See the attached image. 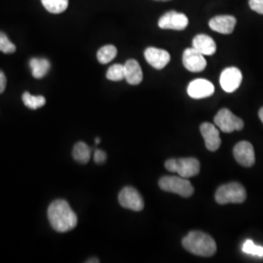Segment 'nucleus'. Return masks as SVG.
Instances as JSON below:
<instances>
[{
    "instance_id": "obj_1",
    "label": "nucleus",
    "mask_w": 263,
    "mask_h": 263,
    "mask_svg": "<svg viewBox=\"0 0 263 263\" xmlns=\"http://www.w3.org/2000/svg\"><path fill=\"white\" fill-rule=\"evenodd\" d=\"M48 219L54 230L65 233L76 228L77 216L66 200L58 199L48 208Z\"/></svg>"
},
{
    "instance_id": "obj_2",
    "label": "nucleus",
    "mask_w": 263,
    "mask_h": 263,
    "mask_svg": "<svg viewBox=\"0 0 263 263\" xmlns=\"http://www.w3.org/2000/svg\"><path fill=\"white\" fill-rule=\"evenodd\" d=\"M182 246L189 253L199 256H213L216 252L215 240L201 231H191L188 233L182 240Z\"/></svg>"
},
{
    "instance_id": "obj_3",
    "label": "nucleus",
    "mask_w": 263,
    "mask_h": 263,
    "mask_svg": "<svg viewBox=\"0 0 263 263\" xmlns=\"http://www.w3.org/2000/svg\"><path fill=\"white\" fill-rule=\"evenodd\" d=\"M247 199L244 186L238 182H231L219 186L216 190V201L219 205L241 204Z\"/></svg>"
},
{
    "instance_id": "obj_4",
    "label": "nucleus",
    "mask_w": 263,
    "mask_h": 263,
    "mask_svg": "<svg viewBox=\"0 0 263 263\" xmlns=\"http://www.w3.org/2000/svg\"><path fill=\"white\" fill-rule=\"evenodd\" d=\"M165 167L169 172L178 173L179 177L189 179L197 176L200 172V162L196 158H179L166 161Z\"/></svg>"
},
{
    "instance_id": "obj_5",
    "label": "nucleus",
    "mask_w": 263,
    "mask_h": 263,
    "mask_svg": "<svg viewBox=\"0 0 263 263\" xmlns=\"http://www.w3.org/2000/svg\"><path fill=\"white\" fill-rule=\"evenodd\" d=\"M159 186L163 191L176 193L181 197H190L194 193V187L192 186L190 181L182 177H163L160 179Z\"/></svg>"
},
{
    "instance_id": "obj_6",
    "label": "nucleus",
    "mask_w": 263,
    "mask_h": 263,
    "mask_svg": "<svg viewBox=\"0 0 263 263\" xmlns=\"http://www.w3.org/2000/svg\"><path fill=\"white\" fill-rule=\"evenodd\" d=\"M215 124L223 133L241 131L244 128V121L227 108H222L217 112L215 117Z\"/></svg>"
},
{
    "instance_id": "obj_7",
    "label": "nucleus",
    "mask_w": 263,
    "mask_h": 263,
    "mask_svg": "<svg viewBox=\"0 0 263 263\" xmlns=\"http://www.w3.org/2000/svg\"><path fill=\"white\" fill-rule=\"evenodd\" d=\"M118 201L123 208L134 212H141L144 208V202L140 192L131 186L123 188L119 193Z\"/></svg>"
},
{
    "instance_id": "obj_8",
    "label": "nucleus",
    "mask_w": 263,
    "mask_h": 263,
    "mask_svg": "<svg viewBox=\"0 0 263 263\" xmlns=\"http://www.w3.org/2000/svg\"><path fill=\"white\" fill-rule=\"evenodd\" d=\"M188 23V18L183 13L170 11L160 18L158 26L162 29L183 30L187 28Z\"/></svg>"
},
{
    "instance_id": "obj_9",
    "label": "nucleus",
    "mask_w": 263,
    "mask_h": 263,
    "mask_svg": "<svg viewBox=\"0 0 263 263\" xmlns=\"http://www.w3.org/2000/svg\"><path fill=\"white\" fill-rule=\"evenodd\" d=\"M183 66L191 72H201L207 66V61L204 55L198 52L194 48H187L182 55Z\"/></svg>"
},
{
    "instance_id": "obj_10",
    "label": "nucleus",
    "mask_w": 263,
    "mask_h": 263,
    "mask_svg": "<svg viewBox=\"0 0 263 263\" xmlns=\"http://www.w3.org/2000/svg\"><path fill=\"white\" fill-rule=\"evenodd\" d=\"M243 76L239 68L237 67H227L219 78V83L221 88L227 93H233L240 87Z\"/></svg>"
},
{
    "instance_id": "obj_11",
    "label": "nucleus",
    "mask_w": 263,
    "mask_h": 263,
    "mask_svg": "<svg viewBox=\"0 0 263 263\" xmlns=\"http://www.w3.org/2000/svg\"><path fill=\"white\" fill-rule=\"evenodd\" d=\"M233 155L236 161L243 167H252L255 162V155L253 144L249 141H240L233 149Z\"/></svg>"
},
{
    "instance_id": "obj_12",
    "label": "nucleus",
    "mask_w": 263,
    "mask_h": 263,
    "mask_svg": "<svg viewBox=\"0 0 263 263\" xmlns=\"http://www.w3.org/2000/svg\"><path fill=\"white\" fill-rule=\"evenodd\" d=\"M215 92V86L207 79L199 78L191 81L187 87V94L192 99L209 98Z\"/></svg>"
},
{
    "instance_id": "obj_13",
    "label": "nucleus",
    "mask_w": 263,
    "mask_h": 263,
    "mask_svg": "<svg viewBox=\"0 0 263 263\" xmlns=\"http://www.w3.org/2000/svg\"><path fill=\"white\" fill-rule=\"evenodd\" d=\"M200 131L205 141L208 151H217L221 144V140L219 136V131L217 130L216 126L211 123H203L200 126Z\"/></svg>"
},
{
    "instance_id": "obj_14",
    "label": "nucleus",
    "mask_w": 263,
    "mask_h": 263,
    "mask_svg": "<svg viewBox=\"0 0 263 263\" xmlns=\"http://www.w3.org/2000/svg\"><path fill=\"white\" fill-rule=\"evenodd\" d=\"M144 58L152 67L162 69L169 64L171 56L169 52L159 48L148 47L144 51Z\"/></svg>"
},
{
    "instance_id": "obj_15",
    "label": "nucleus",
    "mask_w": 263,
    "mask_h": 263,
    "mask_svg": "<svg viewBox=\"0 0 263 263\" xmlns=\"http://www.w3.org/2000/svg\"><path fill=\"white\" fill-rule=\"evenodd\" d=\"M236 23L237 20L235 17L230 15H220L210 20L209 27L216 32L222 34H230L235 28Z\"/></svg>"
},
{
    "instance_id": "obj_16",
    "label": "nucleus",
    "mask_w": 263,
    "mask_h": 263,
    "mask_svg": "<svg viewBox=\"0 0 263 263\" xmlns=\"http://www.w3.org/2000/svg\"><path fill=\"white\" fill-rule=\"evenodd\" d=\"M193 48L204 56H212L216 53V44L214 39L206 34H198L193 38Z\"/></svg>"
},
{
    "instance_id": "obj_17",
    "label": "nucleus",
    "mask_w": 263,
    "mask_h": 263,
    "mask_svg": "<svg viewBox=\"0 0 263 263\" xmlns=\"http://www.w3.org/2000/svg\"><path fill=\"white\" fill-rule=\"evenodd\" d=\"M125 79L131 85H139L142 81L143 74L140 64L136 60H128L124 65Z\"/></svg>"
},
{
    "instance_id": "obj_18",
    "label": "nucleus",
    "mask_w": 263,
    "mask_h": 263,
    "mask_svg": "<svg viewBox=\"0 0 263 263\" xmlns=\"http://www.w3.org/2000/svg\"><path fill=\"white\" fill-rule=\"evenodd\" d=\"M29 66L31 68L32 76L36 79H41L47 76L50 70V62L44 58H33L29 61Z\"/></svg>"
},
{
    "instance_id": "obj_19",
    "label": "nucleus",
    "mask_w": 263,
    "mask_h": 263,
    "mask_svg": "<svg viewBox=\"0 0 263 263\" xmlns=\"http://www.w3.org/2000/svg\"><path fill=\"white\" fill-rule=\"evenodd\" d=\"M92 155V149L83 141L76 142L73 151H72V156L76 161L80 164H87Z\"/></svg>"
},
{
    "instance_id": "obj_20",
    "label": "nucleus",
    "mask_w": 263,
    "mask_h": 263,
    "mask_svg": "<svg viewBox=\"0 0 263 263\" xmlns=\"http://www.w3.org/2000/svg\"><path fill=\"white\" fill-rule=\"evenodd\" d=\"M43 7L52 14H61L67 9L68 0H41Z\"/></svg>"
},
{
    "instance_id": "obj_21",
    "label": "nucleus",
    "mask_w": 263,
    "mask_h": 263,
    "mask_svg": "<svg viewBox=\"0 0 263 263\" xmlns=\"http://www.w3.org/2000/svg\"><path fill=\"white\" fill-rule=\"evenodd\" d=\"M22 100L25 105L32 110L38 109L46 104V99L43 96H33L28 92H25L23 94Z\"/></svg>"
},
{
    "instance_id": "obj_22",
    "label": "nucleus",
    "mask_w": 263,
    "mask_h": 263,
    "mask_svg": "<svg viewBox=\"0 0 263 263\" xmlns=\"http://www.w3.org/2000/svg\"><path fill=\"white\" fill-rule=\"evenodd\" d=\"M117 55V49L113 45H105L98 51L97 58L100 64L106 65L110 63Z\"/></svg>"
},
{
    "instance_id": "obj_23",
    "label": "nucleus",
    "mask_w": 263,
    "mask_h": 263,
    "mask_svg": "<svg viewBox=\"0 0 263 263\" xmlns=\"http://www.w3.org/2000/svg\"><path fill=\"white\" fill-rule=\"evenodd\" d=\"M106 78L111 81H121L125 79L124 65L116 64L110 66L106 72Z\"/></svg>"
},
{
    "instance_id": "obj_24",
    "label": "nucleus",
    "mask_w": 263,
    "mask_h": 263,
    "mask_svg": "<svg viewBox=\"0 0 263 263\" xmlns=\"http://www.w3.org/2000/svg\"><path fill=\"white\" fill-rule=\"evenodd\" d=\"M242 250L245 254H252L259 257L263 256V247L256 246L252 240H247L243 245Z\"/></svg>"
},
{
    "instance_id": "obj_25",
    "label": "nucleus",
    "mask_w": 263,
    "mask_h": 263,
    "mask_svg": "<svg viewBox=\"0 0 263 263\" xmlns=\"http://www.w3.org/2000/svg\"><path fill=\"white\" fill-rule=\"evenodd\" d=\"M0 52L4 54H13L16 52V46L2 31H0Z\"/></svg>"
},
{
    "instance_id": "obj_26",
    "label": "nucleus",
    "mask_w": 263,
    "mask_h": 263,
    "mask_svg": "<svg viewBox=\"0 0 263 263\" xmlns=\"http://www.w3.org/2000/svg\"><path fill=\"white\" fill-rule=\"evenodd\" d=\"M249 5L253 11L263 15V0H249Z\"/></svg>"
},
{
    "instance_id": "obj_27",
    "label": "nucleus",
    "mask_w": 263,
    "mask_h": 263,
    "mask_svg": "<svg viewBox=\"0 0 263 263\" xmlns=\"http://www.w3.org/2000/svg\"><path fill=\"white\" fill-rule=\"evenodd\" d=\"M106 153L101 149H96L94 152V161L97 164H104L106 160Z\"/></svg>"
},
{
    "instance_id": "obj_28",
    "label": "nucleus",
    "mask_w": 263,
    "mask_h": 263,
    "mask_svg": "<svg viewBox=\"0 0 263 263\" xmlns=\"http://www.w3.org/2000/svg\"><path fill=\"white\" fill-rule=\"evenodd\" d=\"M6 83H7L6 76H5L4 72L2 70H0V94H2L5 91Z\"/></svg>"
},
{
    "instance_id": "obj_29",
    "label": "nucleus",
    "mask_w": 263,
    "mask_h": 263,
    "mask_svg": "<svg viewBox=\"0 0 263 263\" xmlns=\"http://www.w3.org/2000/svg\"><path fill=\"white\" fill-rule=\"evenodd\" d=\"M258 116H259V119L261 120V122L263 123V107H261L260 110L258 111Z\"/></svg>"
},
{
    "instance_id": "obj_30",
    "label": "nucleus",
    "mask_w": 263,
    "mask_h": 263,
    "mask_svg": "<svg viewBox=\"0 0 263 263\" xmlns=\"http://www.w3.org/2000/svg\"><path fill=\"white\" fill-rule=\"evenodd\" d=\"M87 262H88V263H92V262L99 263V262H100V260H98V259H97V258H91V259H90V260H87Z\"/></svg>"
},
{
    "instance_id": "obj_31",
    "label": "nucleus",
    "mask_w": 263,
    "mask_h": 263,
    "mask_svg": "<svg viewBox=\"0 0 263 263\" xmlns=\"http://www.w3.org/2000/svg\"><path fill=\"white\" fill-rule=\"evenodd\" d=\"M100 142H101V139H100V138H97V139H96V143L99 144Z\"/></svg>"
},
{
    "instance_id": "obj_32",
    "label": "nucleus",
    "mask_w": 263,
    "mask_h": 263,
    "mask_svg": "<svg viewBox=\"0 0 263 263\" xmlns=\"http://www.w3.org/2000/svg\"><path fill=\"white\" fill-rule=\"evenodd\" d=\"M154 1H162V2H165V1H170V0H154Z\"/></svg>"
}]
</instances>
